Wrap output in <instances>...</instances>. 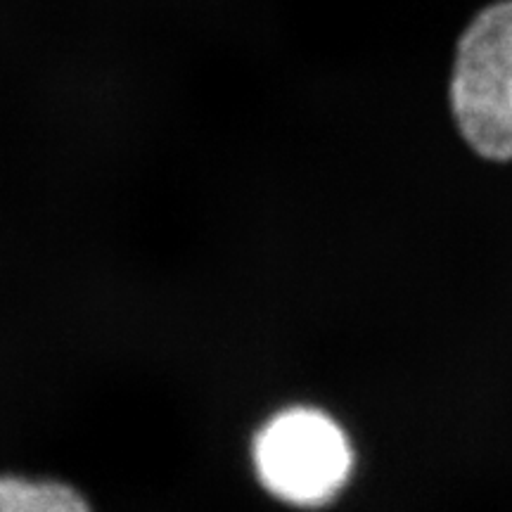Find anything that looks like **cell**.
<instances>
[{
  "mask_svg": "<svg viewBox=\"0 0 512 512\" xmlns=\"http://www.w3.org/2000/svg\"><path fill=\"white\" fill-rule=\"evenodd\" d=\"M448 105L472 155L512 164V0L477 12L460 34Z\"/></svg>",
  "mask_w": 512,
  "mask_h": 512,
  "instance_id": "6da1fadb",
  "label": "cell"
},
{
  "mask_svg": "<svg viewBox=\"0 0 512 512\" xmlns=\"http://www.w3.org/2000/svg\"><path fill=\"white\" fill-rule=\"evenodd\" d=\"M254 467L261 484L280 501L320 505L349 482L354 448L328 413L287 408L256 434Z\"/></svg>",
  "mask_w": 512,
  "mask_h": 512,
  "instance_id": "7a4b0ae2",
  "label": "cell"
},
{
  "mask_svg": "<svg viewBox=\"0 0 512 512\" xmlns=\"http://www.w3.org/2000/svg\"><path fill=\"white\" fill-rule=\"evenodd\" d=\"M0 512H91V508L69 484L0 475Z\"/></svg>",
  "mask_w": 512,
  "mask_h": 512,
  "instance_id": "3957f363",
  "label": "cell"
}]
</instances>
